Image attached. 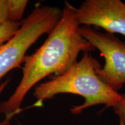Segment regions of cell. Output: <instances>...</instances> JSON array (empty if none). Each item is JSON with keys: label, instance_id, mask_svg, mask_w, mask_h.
<instances>
[{"label": "cell", "instance_id": "6da1fadb", "mask_svg": "<svg viewBox=\"0 0 125 125\" xmlns=\"http://www.w3.org/2000/svg\"><path fill=\"white\" fill-rule=\"evenodd\" d=\"M75 8L65 1L60 21L44 43L26 56L21 81L10 97L0 104V112L5 114L6 119L10 120L22 111L20 105L25 96L36 84L50 75L64 74L77 62L79 53L96 49L79 32Z\"/></svg>", "mask_w": 125, "mask_h": 125}, {"label": "cell", "instance_id": "7a4b0ae2", "mask_svg": "<svg viewBox=\"0 0 125 125\" xmlns=\"http://www.w3.org/2000/svg\"><path fill=\"white\" fill-rule=\"evenodd\" d=\"M101 67L96 59L89 52H85L80 61L64 74L35 87L33 94L36 101L30 107H41L45 100L62 93L73 94L85 98L82 104L71 108V113L75 115L80 114L87 108L99 104H105V108L111 107L121 99V94L100 79L97 72Z\"/></svg>", "mask_w": 125, "mask_h": 125}, {"label": "cell", "instance_id": "3957f363", "mask_svg": "<svg viewBox=\"0 0 125 125\" xmlns=\"http://www.w3.org/2000/svg\"><path fill=\"white\" fill-rule=\"evenodd\" d=\"M62 14V10L57 7L38 6L23 20L15 35L0 46V80L20 67L28 49L41 36L53 30Z\"/></svg>", "mask_w": 125, "mask_h": 125}, {"label": "cell", "instance_id": "277c9868", "mask_svg": "<svg viewBox=\"0 0 125 125\" xmlns=\"http://www.w3.org/2000/svg\"><path fill=\"white\" fill-rule=\"evenodd\" d=\"M79 32L96 49L99 50L105 59L104 67L97 72L98 77L118 92L125 83V42L114 34L100 32L91 26H80Z\"/></svg>", "mask_w": 125, "mask_h": 125}, {"label": "cell", "instance_id": "5b68a950", "mask_svg": "<svg viewBox=\"0 0 125 125\" xmlns=\"http://www.w3.org/2000/svg\"><path fill=\"white\" fill-rule=\"evenodd\" d=\"M79 26H95L125 36V3L120 0H86L75 8Z\"/></svg>", "mask_w": 125, "mask_h": 125}, {"label": "cell", "instance_id": "8992f818", "mask_svg": "<svg viewBox=\"0 0 125 125\" xmlns=\"http://www.w3.org/2000/svg\"><path fill=\"white\" fill-rule=\"evenodd\" d=\"M28 2L27 0H8L9 21L19 22L23 18Z\"/></svg>", "mask_w": 125, "mask_h": 125}, {"label": "cell", "instance_id": "52a82bcc", "mask_svg": "<svg viewBox=\"0 0 125 125\" xmlns=\"http://www.w3.org/2000/svg\"><path fill=\"white\" fill-rule=\"evenodd\" d=\"M20 22L8 21L0 26V46L11 38L19 29Z\"/></svg>", "mask_w": 125, "mask_h": 125}, {"label": "cell", "instance_id": "ba28073f", "mask_svg": "<svg viewBox=\"0 0 125 125\" xmlns=\"http://www.w3.org/2000/svg\"><path fill=\"white\" fill-rule=\"evenodd\" d=\"M115 113L125 122V94H121V98L111 106Z\"/></svg>", "mask_w": 125, "mask_h": 125}, {"label": "cell", "instance_id": "9c48e42d", "mask_svg": "<svg viewBox=\"0 0 125 125\" xmlns=\"http://www.w3.org/2000/svg\"><path fill=\"white\" fill-rule=\"evenodd\" d=\"M8 21V0H0V26Z\"/></svg>", "mask_w": 125, "mask_h": 125}, {"label": "cell", "instance_id": "30bf717a", "mask_svg": "<svg viewBox=\"0 0 125 125\" xmlns=\"http://www.w3.org/2000/svg\"><path fill=\"white\" fill-rule=\"evenodd\" d=\"M9 82V79H8L0 85V94H1V93H2L3 90H4V89L5 88ZM9 122H10V120L5 119L4 122L0 123V125H9Z\"/></svg>", "mask_w": 125, "mask_h": 125}, {"label": "cell", "instance_id": "8fae6325", "mask_svg": "<svg viewBox=\"0 0 125 125\" xmlns=\"http://www.w3.org/2000/svg\"><path fill=\"white\" fill-rule=\"evenodd\" d=\"M120 125H125V122L123 120L120 119Z\"/></svg>", "mask_w": 125, "mask_h": 125}, {"label": "cell", "instance_id": "7c38bea8", "mask_svg": "<svg viewBox=\"0 0 125 125\" xmlns=\"http://www.w3.org/2000/svg\"><path fill=\"white\" fill-rule=\"evenodd\" d=\"M19 125H21V124H19Z\"/></svg>", "mask_w": 125, "mask_h": 125}]
</instances>
